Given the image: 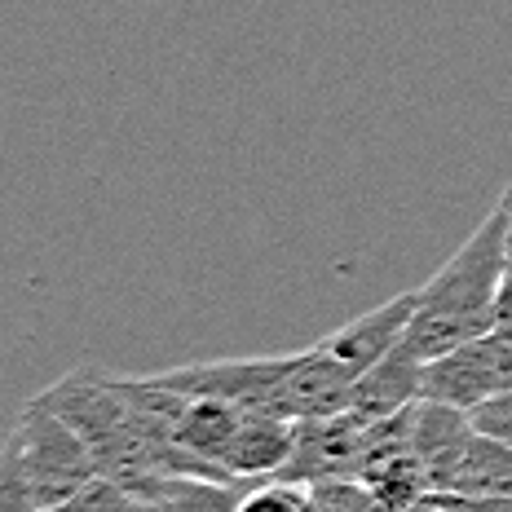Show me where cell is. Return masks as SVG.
Returning <instances> with one entry per match:
<instances>
[{
  "instance_id": "7c38bea8",
  "label": "cell",
  "mask_w": 512,
  "mask_h": 512,
  "mask_svg": "<svg viewBox=\"0 0 512 512\" xmlns=\"http://www.w3.org/2000/svg\"><path fill=\"white\" fill-rule=\"evenodd\" d=\"M49 512H159L151 499L133 495V490H124L120 482H106V477H93L84 490L67 499V504L49 508Z\"/></svg>"
},
{
  "instance_id": "277c9868",
  "label": "cell",
  "mask_w": 512,
  "mask_h": 512,
  "mask_svg": "<svg viewBox=\"0 0 512 512\" xmlns=\"http://www.w3.org/2000/svg\"><path fill=\"white\" fill-rule=\"evenodd\" d=\"M512 389V336L486 332L464 345L446 349L424 362L420 371V398L446 402V407L477 411L482 402Z\"/></svg>"
},
{
  "instance_id": "ba28073f",
  "label": "cell",
  "mask_w": 512,
  "mask_h": 512,
  "mask_svg": "<svg viewBox=\"0 0 512 512\" xmlns=\"http://www.w3.org/2000/svg\"><path fill=\"white\" fill-rule=\"evenodd\" d=\"M442 490H451V495H482V499H512V451L504 442L473 429Z\"/></svg>"
},
{
  "instance_id": "30bf717a",
  "label": "cell",
  "mask_w": 512,
  "mask_h": 512,
  "mask_svg": "<svg viewBox=\"0 0 512 512\" xmlns=\"http://www.w3.org/2000/svg\"><path fill=\"white\" fill-rule=\"evenodd\" d=\"M0 512H45V504L31 490V477L23 468V451L18 437L9 429V437L0 442Z\"/></svg>"
},
{
  "instance_id": "2e32d148",
  "label": "cell",
  "mask_w": 512,
  "mask_h": 512,
  "mask_svg": "<svg viewBox=\"0 0 512 512\" xmlns=\"http://www.w3.org/2000/svg\"><path fill=\"white\" fill-rule=\"evenodd\" d=\"M446 504V512H512V499H482V495H451V490H433Z\"/></svg>"
},
{
  "instance_id": "52a82bcc",
  "label": "cell",
  "mask_w": 512,
  "mask_h": 512,
  "mask_svg": "<svg viewBox=\"0 0 512 512\" xmlns=\"http://www.w3.org/2000/svg\"><path fill=\"white\" fill-rule=\"evenodd\" d=\"M420 371H424V362L411 358L407 349L398 345L389 358H380L376 367L362 371V376L354 380L345 407L354 411L358 420H367V424L389 420V415L407 411L411 402L420 398Z\"/></svg>"
},
{
  "instance_id": "9c48e42d",
  "label": "cell",
  "mask_w": 512,
  "mask_h": 512,
  "mask_svg": "<svg viewBox=\"0 0 512 512\" xmlns=\"http://www.w3.org/2000/svg\"><path fill=\"white\" fill-rule=\"evenodd\" d=\"M248 482H217V477H186L168 473L151 490V504L159 512H239Z\"/></svg>"
},
{
  "instance_id": "8992f818",
  "label": "cell",
  "mask_w": 512,
  "mask_h": 512,
  "mask_svg": "<svg viewBox=\"0 0 512 512\" xmlns=\"http://www.w3.org/2000/svg\"><path fill=\"white\" fill-rule=\"evenodd\" d=\"M367 433H371V424L358 420L349 407L296 420L292 455H287L279 477L301 482V486L358 482V464H362V451H367Z\"/></svg>"
},
{
  "instance_id": "8fae6325",
  "label": "cell",
  "mask_w": 512,
  "mask_h": 512,
  "mask_svg": "<svg viewBox=\"0 0 512 512\" xmlns=\"http://www.w3.org/2000/svg\"><path fill=\"white\" fill-rule=\"evenodd\" d=\"M239 512H318V504H314V486L287 482V477H265V482L248 486Z\"/></svg>"
},
{
  "instance_id": "7a4b0ae2",
  "label": "cell",
  "mask_w": 512,
  "mask_h": 512,
  "mask_svg": "<svg viewBox=\"0 0 512 512\" xmlns=\"http://www.w3.org/2000/svg\"><path fill=\"white\" fill-rule=\"evenodd\" d=\"M40 398L84 437L93 464H98V477H106V482H120L133 495L151 499L159 477H168L159 473L151 429H146L142 411L133 407V398L124 393L120 376L76 367L62 380H53Z\"/></svg>"
},
{
  "instance_id": "5bb4252c",
  "label": "cell",
  "mask_w": 512,
  "mask_h": 512,
  "mask_svg": "<svg viewBox=\"0 0 512 512\" xmlns=\"http://www.w3.org/2000/svg\"><path fill=\"white\" fill-rule=\"evenodd\" d=\"M468 420H473L477 433L495 437V442H504L512 451V389L499 393V398H490V402H482L477 411H468Z\"/></svg>"
},
{
  "instance_id": "5b68a950",
  "label": "cell",
  "mask_w": 512,
  "mask_h": 512,
  "mask_svg": "<svg viewBox=\"0 0 512 512\" xmlns=\"http://www.w3.org/2000/svg\"><path fill=\"white\" fill-rule=\"evenodd\" d=\"M358 482L367 486V495L384 512H407L424 495H433L429 468H424L420 451H415V437H411V407L371 424L367 451H362V464H358Z\"/></svg>"
},
{
  "instance_id": "3957f363",
  "label": "cell",
  "mask_w": 512,
  "mask_h": 512,
  "mask_svg": "<svg viewBox=\"0 0 512 512\" xmlns=\"http://www.w3.org/2000/svg\"><path fill=\"white\" fill-rule=\"evenodd\" d=\"M14 437H18V451H23L31 490H36V499L45 504V512L67 504L76 490H84L98 477V464H93L84 437L71 429L40 393L14 420Z\"/></svg>"
},
{
  "instance_id": "e0dca14e",
  "label": "cell",
  "mask_w": 512,
  "mask_h": 512,
  "mask_svg": "<svg viewBox=\"0 0 512 512\" xmlns=\"http://www.w3.org/2000/svg\"><path fill=\"white\" fill-rule=\"evenodd\" d=\"M407 512H446V504H442V499H437V495H424L420 504L407 508Z\"/></svg>"
},
{
  "instance_id": "4fadbf2b",
  "label": "cell",
  "mask_w": 512,
  "mask_h": 512,
  "mask_svg": "<svg viewBox=\"0 0 512 512\" xmlns=\"http://www.w3.org/2000/svg\"><path fill=\"white\" fill-rule=\"evenodd\" d=\"M314 504H318V512H384L376 499L367 495L362 482H318Z\"/></svg>"
},
{
  "instance_id": "6da1fadb",
  "label": "cell",
  "mask_w": 512,
  "mask_h": 512,
  "mask_svg": "<svg viewBox=\"0 0 512 512\" xmlns=\"http://www.w3.org/2000/svg\"><path fill=\"white\" fill-rule=\"evenodd\" d=\"M504 248L508 208L499 199L482 217V226L455 248L451 261L424 287H415V314L407 336H402V349L411 358L429 362L464 340L495 332V292L499 274H504Z\"/></svg>"
},
{
  "instance_id": "9a60e30c",
  "label": "cell",
  "mask_w": 512,
  "mask_h": 512,
  "mask_svg": "<svg viewBox=\"0 0 512 512\" xmlns=\"http://www.w3.org/2000/svg\"><path fill=\"white\" fill-rule=\"evenodd\" d=\"M504 208H508V248H504V274H499V292H495V332L512 336V186L504 190Z\"/></svg>"
}]
</instances>
